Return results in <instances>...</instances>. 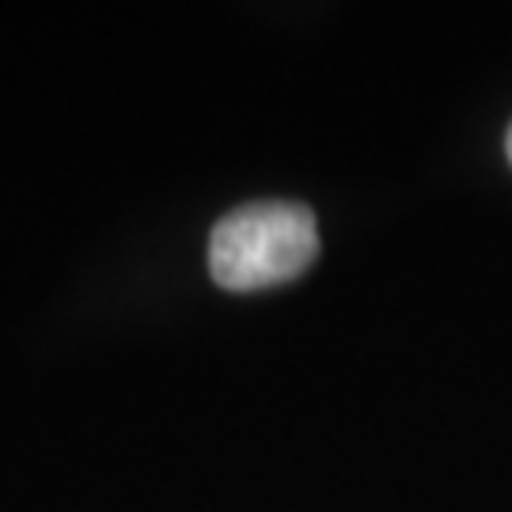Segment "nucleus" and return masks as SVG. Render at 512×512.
<instances>
[{
  "label": "nucleus",
  "mask_w": 512,
  "mask_h": 512,
  "mask_svg": "<svg viewBox=\"0 0 512 512\" xmlns=\"http://www.w3.org/2000/svg\"><path fill=\"white\" fill-rule=\"evenodd\" d=\"M319 255L315 213L300 202L232 209L209 236V274L228 293H258L308 274Z\"/></svg>",
  "instance_id": "1"
},
{
  "label": "nucleus",
  "mask_w": 512,
  "mask_h": 512,
  "mask_svg": "<svg viewBox=\"0 0 512 512\" xmlns=\"http://www.w3.org/2000/svg\"><path fill=\"white\" fill-rule=\"evenodd\" d=\"M505 152H509V164H512V126H509V137H505Z\"/></svg>",
  "instance_id": "2"
}]
</instances>
